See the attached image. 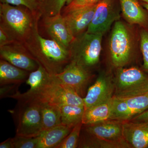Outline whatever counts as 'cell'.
<instances>
[{
  "label": "cell",
  "instance_id": "cell-1",
  "mask_svg": "<svg viewBox=\"0 0 148 148\" xmlns=\"http://www.w3.org/2000/svg\"><path fill=\"white\" fill-rule=\"evenodd\" d=\"M38 21L24 45L38 64L49 74L59 73L71 61L70 52L54 40L42 36L38 29Z\"/></svg>",
  "mask_w": 148,
  "mask_h": 148
},
{
  "label": "cell",
  "instance_id": "cell-2",
  "mask_svg": "<svg viewBox=\"0 0 148 148\" xmlns=\"http://www.w3.org/2000/svg\"><path fill=\"white\" fill-rule=\"evenodd\" d=\"M41 17L33 14L25 7L0 4V28L13 42L24 44Z\"/></svg>",
  "mask_w": 148,
  "mask_h": 148
},
{
  "label": "cell",
  "instance_id": "cell-3",
  "mask_svg": "<svg viewBox=\"0 0 148 148\" xmlns=\"http://www.w3.org/2000/svg\"><path fill=\"white\" fill-rule=\"evenodd\" d=\"M109 42L111 64L115 68H122L131 62L137 50V41L130 27L123 21L114 23Z\"/></svg>",
  "mask_w": 148,
  "mask_h": 148
},
{
  "label": "cell",
  "instance_id": "cell-4",
  "mask_svg": "<svg viewBox=\"0 0 148 148\" xmlns=\"http://www.w3.org/2000/svg\"><path fill=\"white\" fill-rule=\"evenodd\" d=\"M103 36L85 32L75 37L69 48L71 61L91 71L100 61Z\"/></svg>",
  "mask_w": 148,
  "mask_h": 148
},
{
  "label": "cell",
  "instance_id": "cell-5",
  "mask_svg": "<svg viewBox=\"0 0 148 148\" xmlns=\"http://www.w3.org/2000/svg\"><path fill=\"white\" fill-rule=\"evenodd\" d=\"M114 96L131 97L148 92V74L138 67L116 69Z\"/></svg>",
  "mask_w": 148,
  "mask_h": 148
},
{
  "label": "cell",
  "instance_id": "cell-6",
  "mask_svg": "<svg viewBox=\"0 0 148 148\" xmlns=\"http://www.w3.org/2000/svg\"><path fill=\"white\" fill-rule=\"evenodd\" d=\"M18 102L16 135L38 137L43 131L40 103L31 101Z\"/></svg>",
  "mask_w": 148,
  "mask_h": 148
},
{
  "label": "cell",
  "instance_id": "cell-7",
  "mask_svg": "<svg viewBox=\"0 0 148 148\" xmlns=\"http://www.w3.org/2000/svg\"><path fill=\"white\" fill-rule=\"evenodd\" d=\"M120 5L117 0H101L97 3L94 16L86 32L102 35L120 18Z\"/></svg>",
  "mask_w": 148,
  "mask_h": 148
},
{
  "label": "cell",
  "instance_id": "cell-8",
  "mask_svg": "<svg viewBox=\"0 0 148 148\" xmlns=\"http://www.w3.org/2000/svg\"><path fill=\"white\" fill-rule=\"evenodd\" d=\"M148 110V92L131 97L112 98L110 119L129 121Z\"/></svg>",
  "mask_w": 148,
  "mask_h": 148
},
{
  "label": "cell",
  "instance_id": "cell-9",
  "mask_svg": "<svg viewBox=\"0 0 148 148\" xmlns=\"http://www.w3.org/2000/svg\"><path fill=\"white\" fill-rule=\"evenodd\" d=\"M52 75L56 82L71 88L82 97L92 77L91 71L73 61L61 73Z\"/></svg>",
  "mask_w": 148,
  "mask_h": 148
},
{
  "label": "cell",
  "instance_id": "cell-10",
  "mask_svg": "<svg viewBox=\"0 0 148 148\" xmlns=\"http://www.w3.org/2000/svg\"><path fill=\"white\" fill-rule=\"evenodd\" d=\"M123 121L109 119L93 124L84 125L86 134L97 138L116 144L119 148H129L123 135Z\"/></svg>",
  "mask_w": 148,
  "mask_h": 148
},
{
  "label": "cell",
  "instance_id": "cell-11",
  "mask_svg": "<svg viewBox=\"0 0 148 148\" xmlns=\"http://www.w3.org/2000/svg\"><path fill=\"white\" fill-rule=\"evenodd\" d=\"M114 90L113 78L110 74L102 72L83 98L85 110L110 101L113 97Z\"/></svg>",
  "mask_w": 148,
  "mask_h": 148
},
{
  "label": "cell",
  "instance_id": "cell-12",
  "mask_svg": "<svg viewBox=\"0 0 148 148\" xmlns=\"http://www.w3.org/2000/svg\"><path fill=\"white\" fill-rule=\"evenodd\" d=\"M53 81V75L39 64L36 70L30 72L25 82L30 86L28 91L22 93L18 91L11 98L17 101H36Z\"/></svg>",
  "mask_w": 148,
  "mask_h": 148
},
{
  "label": "cell",
  "instance_id": "cell-13",
  "mask_svg": "<svg viewBox=\"0 0 148 148\" xmlns=\"http://www.w3.org/2000/svg\"><path fill=\"white\" fill-rule=\"evenodd\" d=\"M0 56L1 59L29 72L36 70L39 66L38 63L22 44L14 42L1 47Z\"/></svg>",
  "mask_w": 148,
  "mask_h": 148
},
{
  "label": "cell",
  "instance_id": "cell-14",
  "mask_svg": "<svg viewBox=\"0 0 148 148\" xmlns=\"http://www.w3.org/2000/svg\"><path fill=\"white\" fill-rule=\"evenodd\" d=\"M96 5L63 12V17L74 38L87 31L92 21Z\"/></svg>",
  "mask_w": 148,
  "mask_h": 148
},
{
  "label": "cell",
  "instance_id": "cell-15",
  "mask_svg": "<svg viewBox=\"0 0 148 148\" xmlns=\"http://www.w3.org/2000/svg\"><path fill=\"white\" fill-rule=\"evenodd\" d=\"M42 18L46 31L51 39L69 49V46L75 38L61 13Z\"/></svg>",
  "mask_w": 148,
  "mask_h": 148
},
{
  "label": "cell",
  "instance_id": "cell-16",
  "mask_svg": "<svg viewBox=\"0 0 148 148\" xmlns=\"http://www.w3.org/2000/svg\"><path fill=\"white\" fill-rule=\"evenodd\" d=\"M123 135L129 148H148V122L123 121Z\"/></svg>",
  "mask_w": 148,
  "mask_h": 148
},
{
  "label": "cell",
  "instance_id": "cell-17",
  "mask_svg": "<svg viewBox=\"0 0 148 148\" xmlns=\"http://www.w3.org/2000/svg\"><path fill=\"white\" fill-rule=\"evenodd\" d=\"M122 13L130 24L148 28V12L138 0H119Z\"/></svg>",
  "mask_w": 148,
  "mask_h": 148
},
{
  "label": "cell",
  "instance_id": "cell-18",
  "mask_svg": "<svg viewBox=\"0 0 148 148\" xmlns=\"http://www.w3.org/2000/svg\"><path fill=\"white\" fill-rule=\"evenodd\" d=\"M73 128L61 124L42 131L38 136L36 148H57Z\"/></svg>",
  "mask_w": 148,
  "mask_h": 148
},
{
  "label": "cell",
  "instance_id": "cell-19",
  "mask_svg": "<svg viewBox=\"0 0 148 148\" xmlns=\"http://www.w3.org/2000/svg\"><path fill=\"white\" fill-rule=\"evenodd\" d=\"M30 72L23 70L3 59L0 60V85L19 84L26 82Z\"/></svg>",
  "mask_w": 148,
  "mask_h": 148
},
{
  "label": "cell",
  "instance_id": "cell-20",
  "mask_svg": "<svg viewBox=\"0 0 148 148\" xmlns=\"http://www.w3.org/2000/svg\"><path fill=\"white\" fill-rule=\"evenodd\" d=\"M112 99L102 103L85 109L83 116V125L93 124L110 119L112 114Z\"/></svg>",
  "mask_w": 148,
  "mask_h": 148
},
{
  "label": "cell",
  "instance_id": "cell-21",
  "mask_svg": "<svg viewBox=\"0 0 148 148\" xmlns=\"http://www.w3.org/2000/svg\"><path fill=\"white\" fill-rule=\"evenodd\" d=\"M40 104L41 111L43 131L61 124V107L50 103Z\"/></svg>",
  "mask_w": 148,
  "mask_h": 148
},
{
  "label": "cell",
  "instance_id": "cell-22",
  "mask_svg": "<svg viewBox=\"0 0 148 148\" xmlns=\"http://www.w3.org/2000/svg\"><path fill=\"white\" fill-rule=\"evenodd\" d=\"M85 109L84 106L66 105L61 107V124L73 127L82 122Z\"/></svg>",
  "mask_w": 148,
  "mask_h": 148
},
{
  "label": "cell",
  "instance_id": "cell-23",
  "mask_svg": "<svg viewBox=\"0 0 148 148\" xmlns=\"http://www.w3.org/2000/svg\"><path fill=\"white\" fill-rule=\"evenodd\" d=\"M73 0H43L40 11L42 18L61 14L64 8L69 4Z\"/></svg>",
  "mask_w": 148,
  "mask_h": 148
},
{
  "label": "cell",
  "instance_id": "cell-24",
  "mask_svg": "<svg viewBox=\"0 0 148 148\" xmlns=\"http://www.w3.org/2000/svg\"><path fill=\"white\" fill-rule=\"evenodd\" d=\"M83 123H79L75 125L71 132L64 138L57 148H75L78 147L80 138Z\"/></svg>",
  "mask_w": 148,
  "mask_h": 148
},
{
  "label": "cell",
  "instance_id": "cell-25",
  "mask_svg": "<svg viewBox=\"0 0 148 148\" xmlns=\"http://www.w3.org/2000/svg\"><path fill=\"white\" fill-rule=\"evenodd\" d=\"M43 0H0L1 3L22 6L29 9L35 15H41L40 8Z\"/></svg>",
  "mask_w": 148,
  "mask_h": 148
},
{
  "label": "cell",
  "instance_id": "cell-26",
  "mask_svg": "<svg viewBox=\"0 0 148 148\" xmlns=\"http://www.w3.org/2000/svg\"><path fill=\"white\" fill-rule=\"evenodd\" d=\"M139 35L140 48L143 60L142 69L148 74V28L141 27Z\"/></svg>",
  "mask_w": 148,
  "mask_h": 148
},
{
  "label": "cell",
  "instance_id": "cell-27",
  "mask_svg": "<svg viewBox=\"0 0 148 148\" xmlns=\"http://www.w3.org/2000/svg\"><path fill=\"white\" fill-rule=\"evenodd\" d=\"M14 148H36L38 137H27L16 135L12 138Z\"/></svg>",
  "mask_w": 148,
  "mask_h": 148
},
{
  "label": "cell",
  "instance_id": "cell-28",
  "mask_svg": "<svg viewBox=\"0 0 148 148\" xmlns=\"http://www.w3.org/2000/svg\"><path fill=\"white\" fill-rule=\"evenodd\" d=\"M101 1V0H73L69 4L64 8L62 11L63 12H65L72 10L95 4Z\"/></svg>",
  "mask_w": 148,
  "mask_h": 148
},
{
  "label": "cell",
  "instance_id": "cell-29",
  "mask_svg": "<svg viewBox=\"0 0 148 148\" xmlns=\"http://www.w3.org/2000/svg\"><path fill=\"white\" fill-rule=\"evenodd\" d=\"M19 84H8L1 86L0 97L1 98H10L18 92Z\"/></svg>",
  "mask_w": 148,
  "mask_h": 148
},
{
  "label": "cell",
  "instance_id": "cell-30",
  "mask_svg": "<svg viewBox=\"0 0 148 148\" xmlns=\"http://www.w3.org/2000/svg\"><path fill=\"white\" fill-rule=\"evenodd\" d=\"M14 43L3 29L0 28V47Z\"/></svg>",
  "mask_w": 148,
  "mask_h": 148
},
{
  "label": "cell",
  "instance_id": "cell-31",
  "mask_svg": "<svg viewBox=\"0 0 148 148\" xmlns=\"http://www.w3.org/2000/svg\"><path fill=\"white\" fill-rule=\"evenodd\" d=\"M129 121L134 122L148 121V110L134 117Z\"/></svg>",
  "mask_w": 148,
  "mask_h": 148
},
{
  "label": "cell",
  "instance_id": "cell-32",
  "mask_svg": "<svg viewBox=\"0 0 148 148\" xmlns=\"http://www.w3.org/2000/svg\"><path fill=\"white\" fill-rule=\"evenodd\" d=\"M0 148H14L12 138H10L0 144Z\"/></svg>",
  "mask_w": 148,
  "mask_h": 148
},
{
  "label": "cell",
  "instance_id": "cell-33",
  "mask_svg": "<svg viewBox=\"0 0 148 148\" xmlns=\"http://www.w3.org/2000/svg\"><path fill=\"white\" fill-rule=\"evenodd\" d=\"M141 5H143V7L145 8L148 12V4L147 3L143 2H142L141 3Z\"/></svg>",
  "mask_w": 148,
  "mask_h": 148
},
{
  "label": "cell",
  "instance_id": "cell-34",
  "mask_svg": "<svg viewBox=\"0 0 148 148\" xmlns=\"http://www.w3.org/2000/svg\"><path fill=\"white\" fill-rule=\"evenodd\" d=\"M140 1H142L143 2L147 3L148 4V0H140Z\"/></svg>",
  "mask_w": 148,
  "mask_h": 148
},
{
  "label": "cell",
  "instance_id": "cell-35",
  "mask_svg": "<svg viewBox=\"0 0 148 148\" xmlns=\"http://www.w3.org/2000/svg\"><path fill=\"white\" fill-rule=\"evenodd\" d=\"M147 122H148V121H147Z\"/></svg>",
  "mask_w": 148,
  "mask_h": 148
}]
</instances>
